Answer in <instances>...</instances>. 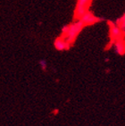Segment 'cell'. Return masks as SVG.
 Instances as JSON below:
<instances>
[{"instance_id": "obj_5", "label": "cell", "mask_w": 125, "mask_h": 126, "mask_svg": "<svg viewBox=\"0 0 125 126\" xmlns=\"http://www.w3.org/2000/svg\"><path fill=\"white\" fill-rule=\"evenodd\" d=\"M114 47H115V51L119 55H123L125 54V40L124 39H118L114 42Z\"/></svg>"}, {"instance_id": "obj_4", "label": "cell", "mask_w": 125, "mask_h": 126, "mask_svg": "<svg viewBox=\"0 0 125 126\" xmlns=\"http://www.w3.org/2000/svg\"><path fill=\"white\" fill-rule=\"evenodd\" d=\"M71 44L69 42H67V40L63 38V37H59L55 40V48L59 51L62 50H68L70 47Z\"/></svg>"}, {"instance_id": "obj_6", "label": "cell", "mask_w": 125, "mask_h": 126, "mask_svg": "<svg viewBox=\"0 0 125 126\" xmlns=\"http://www.w3.org/2000/svg\"><path fill=\"white\" fill-rule=\"evenodd\" d=\"M116 25H118V26L120 27L121 30L123 32V33H125V13L124 15L116 22Z\"/></svg>"}, {"instance_id": "obj_1", "label": "cell", "mask_w": 125, "mask_h": 126, "mask_svg": "<svg viewBox=\"0 0 125 126\" xmlns=\"http://www.w3.org/2000/svg\"><path fill=\"white\" fill-rule=\"evenodd\" d=\"M85 27L84 23L78 20L77 22H73L72 24L69 25V30H68V33L65 37V39L67 40V42L72 45L73 42L75 41L76 38L78 37V35L79 34V32H81L82 29Z\"/></svg>"}, {"instance_id": "obj_2", "label": "cell", "mask_w": 125, "mask_h": 126, "mask_svg": "<svg viewBox=\"0 0 125 126\" xmlns=\"http://www.w3.org/2000/svg\"><path fill=\"white\" fill-rule=\"evenodd\" d=\"M92 0H77L76 8L74 11V18L79 20L85 14L89 11V6L91 5Z\"/></svg>"}, {"instance_id": "obj_3", "label": "cell", "mask_w": 125, "mask_h": 126, "mask_svg": "<svg viewBox=\"0 0 125 126\" xmlns=\"http://www.w3.org/2000/svg\"><path fill=\"white\" fill-rule=\"evenodd\" d=\"M100 20L101 19H99V18L96 17L91 12H90V11H89V12L87 13V14H85V15L79 19V21H81V22L84 23L85 26H87V25L94 24V23L99 22Z\"/></svg>"}, {"instance_id": "obj_7", "label": "cell", "mask_w": 125, "mask_h": 126, "mask_svg": "<svg viewBox=\"0 0 125 126\" xmlns=\"http://www.w3.org/2000/svg\"><path fill=\"white\" fill-rule=\"evenodd\" d=\"M39 64H40L41 68H42V70H46L47 69V62L45 60H41L40 62H39Z\"/></svg>"}]
</instances>
